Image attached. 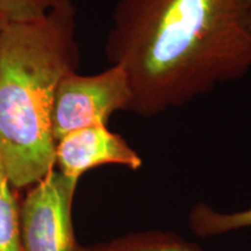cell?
Returning a JSON list of instances; mask_svg holds the SVG:
<instances>
[{
  "instance_id": "6da1fadb",
  "label": "cell",
  "mask_w": 251,
  "mask_h": 251,
  "mask_svg": "<svg viewBox=\"0 0 251 251\" xmlns=\"http://www.w3.org/2000/svg\"><path fill=\"white\" fill-rule=\"evenodd\" d=\"M105 52L129 83V112L153 118L251 70L243 0H119Z\"/></svg>"
},
{
  "instance_id": "7a4b0ae2",
  "label": "cell",
  "mask_w": 251,
  "mask_h": 251,
  "mask_svg": "<svg viewBox=\"0 0 251 251\" xmlns=\"http://www.w3.org/2000/svg\"><path fill=\"white\" fill-rule=\"evenodd\" d=\"M78 63L71 0L36 20L0 25V162L13 187L55 169L56 91Z\"/></svg>"
},
{
  "instance_id": "3957f363",
  "label": "cell",
  "mask_w": 251,
  "mask_h": 251,
  "mask_svg": "<svg viewBox=\"0 0 251 251\" xmlns=\"http://www.w3.org/2000/svg\"><path fill=\"white\" fill-rule=\"evenodd\" d=\"M131 92L120 65L81 76L76 71L63 77L52 109V134L56 142L71 131L93 125H107L113 113L129 111Z\"/></svg>"
},
{
  "instance_id": "277c9868",
  "label": "cell",
  "mask_w": 251,
  "mask_h": 251,
  "mask_svg": "<svg viewBox=\"0 0 251 251\" xmlns=\"http://www.w3.org/2000/svg\"><path fill=\"white\" fill-rule=\"evenodd\" d=\"M78 181L54 169L33 185L20 205L21 251H79L72 226Z\"/></svg>"
},
{
  "instance_id": "5b68a950",
  "label": "cell",
  "mask_w": 251,
  "mask_h": 251,
  "mask_svg": "<svg viewBox=\"0 0 251 251\" xmlns=\"http://www.w3.org/2000/svg\"><path fill=\"white\" fill-rule=\"evenodd\" d=\"M117 164L139 170L143 161L120 134L113 133L107 125H93L74 130L56 142V165L58 171L72 179L91 169Z\"/></svg>"
},
{
  "instance_id": "8992f818",
  "label": "cell",
  "mask_w": 251,
  "mask_h": 251,
  "mask_svg": "<svg viewBox=\"0 0 251 251\" xmlns=\"http://www.w3.org/2000/svg\"><path fill=\"white\" fill-rule=\"evenodd\" d=\"M188 226L194 234L201 237L251 227V207L241 212L221 213L205 202H198L188 215Z\"/></svg>"
},
{
  "instance_id": "52a82bcc",
  "label": "cell",
  "mask_w": 251,
  "mask_h": 251,
  "mask_svg": "<svg viewBox=\"0 0 251 251\" xmlns=\"http://www.w3.org/2000/svg\"><path fill=\"white\" fill-rule=\"evenodd\" d=\"M108 244L118 251H202L171 231L159 230L130 233Z\"/></svg>"
},
{
  "instance_id": "ba28073f",
  "label": "cell",
  "mask_w": 251,
  "mask_h": 251,
  "mask_svg": "<svg viewBox=\"0 0 251 251\" xmlns=\"http://www.w3.org/2000/svg\"><path fill=\"white\" fill-rule=\"evenodd\" d=\"M0 162V251H21L20 205Z\"/></svg>"
},
{
  "instance_id": "9c48e42d",
  "label": "cell",
  "mask_w": 251,
  "mask_h": 251,
  "mask_svg": "<svg viewBox=\"0 0 251 251\" xmlns=\"http://www.w3.org/2000/svg\"><path fill=\"white\" fill-rule=\"evenodd\" d=\"M68 1L70 0H0V25L36 20Z\"/></svg>"
},
{
  "instance_id": "30bf717a",
  "label": "cell",
  "mask_w": 251,
  "mask_h": 251,
  "mask_svg": "<svg viewBox=\"0 0 251 251\" xmlns=\"http://www.w3.org/2000/svg\"><path fill=\"white\" fill-rule=\"evenodd\" d=\"M79 251H118L112 248L108 243H99L92 247H80Z\"/></svg>"
},
{
  "instance_id": "8fae6325",
  "label": "cell",
  "mask_w": 251,
  "mask_h": 251,
  "mask_svg": "<svg viewBox=\"0 0 251 251\" xmlns=\"http://www.w3.org/2000/svg\"><path fill=\"white\" fill-rule=\"evenodd\" d=\"M243 6L244 12H246L248 30H249V35L251 39V0H243Z\"/></svg>"
}]
</instances>
